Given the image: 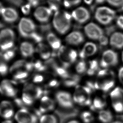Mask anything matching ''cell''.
Wrapping results in <instances>:
<instances>
[{
    "mask_svg": "<svg viewBox=\"0 0 123 123\" xmlns=\"http://www.w3.org/2000/svg\"><path fill=\"white\" fill-rule=\"evenodd\" d=\"M106 106V102L104 99L99 97H96L92 101L91 109L94 111H102Z\"/></svg>",
    "mask_w": 123,
    "mask_h": 123,
    "instance_id": "d4e9b609",
    "label": "cell"
},
{
    "mask_svg": "<svg viewBox=\"0 0 123 123\" xmlns=\"http://www.w3.org/2000/svg\"><path fill=\"white\" fill-rule=\"evenodd\" d=\"M109 43L113 48L121 49L123 48V33L116 32L111 35L109 39Z\"/></svg>",
    "mask_w": 123,
    "mask_h": 123,
    "instance_id": "44dd1931",
    "label": "cell"
},
{
    "mask_svg": "<svg viewBox=\"0 0 123 123\" xmlns=\"http://www.w3.org/2000/svg\"><path fill=\"white\" fill-rule=\"evenodd\" d=\"M3 51V53L2 55V57L4 58V60L6 61H9L12 60L15 55V52L14 50L12 49Z\"/></svg>",
    "mask_w": 123,
    "mask_h": 123,
    "instance_id": "d590c367",
    "label": "cell"
},
{
    "mask_svg": "<svg viewBox=\"0 0 123 123\" xmlns=\"http://www.w3.org/2000/svg\"></svg>",
    "mask_w": 123,
    "mask_h": 123,
    "instance_id": "9f6ffc18",
    "label": "cell"
},
{
    "mask_svg": "<svg viewBox=\"0 0 123 123\" xmlns=\"http://www.w3.org/2000/svg\"><path fill=\"white\" fill-rule=\"evenodd\" d=\"M2 123H14L13 121H11L10 120H6V121H3Z\"/></svg>",
    "mask_w": 123,
    "mask_h": 123,
    "instance_id": "816d5d0a",
    "label": "cell"
},
{
    "mask_svg": "<svg viewBox=\"0 0 123 123\" xmlns=\"http://www.w3.org/2000/svg\"><path fill=\"white\" fill-rule=\"evenodd\" d=\"M115 75L112 70L108 68L99 70L94 82L96 90L102 91L104 93L109 92L115 86Z\"/></svg>",
    "mask_w": 123,
    "mask_h": 123,
    "instance_id": "6da1fadb",
    "label": "cell"
},
{
    "mask_svg": "<svg viewBox=\"0 0 123 123\" xmlns=\"http://www.w3.org/2000/svg\"><path fill=\"white\" fill-rule=\"evenodd\" d=\"M87 71L86 74L89 76L94 75L96 74L97 72H99V63L96 60H92L89 62L87 64Z\"/></svg>",
    "mask_w": 123,
    "mask_h": 123,
    "instance_id": "83f0119b",
    "label": "cell"
},
{
    "mask_svg": "<svg viewBox=\"0 0 123 123\" xmlns=\"http://www.w3.org/2000/svg\"><path fill=\"white\" fill-rule=\"evenodd\" d=\"M80 117L84 123H91L94 121V116L92 113L88 111L83 112L80 114Z\"/></svg>",
    "mask_w": 123,
    "mask_h": 123,
    "instance_id": "1f68e13d",
    "label": "cell"
},
{
    "mask_svg": "<svg viewBox=\"0 0 123 123\" xmlns=\"http://www.w3.org/2000/svg\"><path fill=\"white\" fill-rule=\"evenodd\" d=\"M72 20L71 13L66 11L59 10L54 13L53 27L60 34H65L71 27Z\"/></svg>",
    "mask_w": 123,
    "mask_h": 123,
    "instance_id": "7a4b0ae2",
    "label": "cell"
},
{
    "mask_svg": "<svg viewBox=\"0 0 123 123\" xmlns=\"http://www.w3.org/2000/svg\"><path fill=\"white\" fill-rule=\"evenodd\" d=\"M35 63L33 64V67L35 69H36L38 71H43L45 70L46 69V67L45 65H43L42 62L40 61H37Z\"/></svg>",
    "mask_w": 123,
    "mask_h": 123,
    "instance_id": "74e56055",
    "label": "cell"
},
{
    "mask_svg": "<svg viewBox=\"0 0 123 123\" xmlns=\"http://www.w3.org/2000/svg\"><path fill=\"white\" fill-rule=\"evenodd\" d=\"M112 102L123 101V89L117 87L113 89L110 93Z\"/></svg>",
    "mask_w": 123,
    "mask_h": 123,
    "instance_id": "f1b7e54d",
    "label": "cell"
},
{
    "mask_svg": "<svg viewBox=\"0 0 123 123\" xmlns=\"http://www.w3.org/2000/svg\"><path fill=\"white\" fill-rule=\"evenodd\" d=\"M53 12L49 7L39 6L36 9L34 13L35 18L40 22L45 23L49 21Z\"/></svg>",
    "mask_w": 123,
    "mask_h": 123,
    "instance_id": "9a60e30c",
    "label": "cell"
},
{
    "mask_svg": "<svg viewBox=\"0 0 123 123\" xmlns=\"http://www.w3.org/2000/svg\"><path fill=\"white\" fill-rule=\"evenodd\" d=\"M85 41L83 34L79 31H73L67 35L65 41L69 45L77 46L82 44Z\"/></svg>",
    "mask_w": 123,
    "mask_h": 123,
    "instance_id": "2e32d148",
    "label": "cell"
},
{
    "mask_svg": "<svg viewBox=\"0 0 123 123\" xmlns=\"http://www.w3.org/2000/svg\"><path fill=\"white\" fill-rule=\"evenodd\" d=\"M56 99L60 107L65 109H70L74 107L73 98L69 92L61 91L57 92Z\"/></svg>",
    "mask_w": 123,
    "mask_h": 123,
    "instance_id": "8fae6325",
    "label": "cell"
},
{
    "mask_svg": "<svg viewBox=\"0 0 123 123\" xmlns=\"http://www.w3.org/2000/svg\"><path fill=\"white\" fill-rule=\"evenodd\" d=\"M67 123H80L79 121L75 120H70Z\"/></svg>",
    "mask_w": 123,
    "mask_h": 123,
    "instance_id": "f907efd6",
    "label": "cell"
},
{
    "mask_svg": "<svg viewBox=\"0 0 123 123\" xmlns=\"http://www.w3.org/2000/svg\"><path fill=\"white\" fill-rule=\"evenodd\" d=\"M98 119L102 123H111L113 121V114L109 110H102L98 114Z\"/></svg>",
    "mask_w": 123,
    "mask_h": 123,
    "instance_id": "4316f807",
    "label": "cell"
},
{
    "mask_svg": "<svg viewBox=\"0 0 123 123\" xmlns=\"http://www.w3.org/2000/svg\"><path fill=\"white\" fill-rule=\"evenodd\" d=\"M84 2L87 5H91L92 4L94 0H83Z\"/></svg>",
    "mask_w": 123,
    "mask_h": 123,
    "instance_id": "c3c4849f",
    "label": "cell"
},
{
    "mask_svg": "<svg viewBox=\"0 0 123 123\" xmlns=\"http://www.w3.org/2000/svg\"><path fill=\"white\" fill-rule=\"evenodd\" d=\"M112 105L113 109L116 113H123V101L112 102Z\"/></svg>",
    "mask_w": 123,
    "mask_h": 123,
    "instance_id": "836d02e7",
    "label": "cell"
},
{
    "mask_svg": "<svg viewBox=\"0 0 123 123\" xmlns=\"http://www.w3.org/2000/svg\"><path fill=\"white\" fill-rule=\"evenodd\" d=\"M118 63V56L116 51L112 49L106 50L103 52L99 65L104 68L116 66Z\"/></svg>",
    "mask_w": 123,
    "mask_h": 123,
    "instance_id": "9c48e42d",
    "label": "cell"
},
{
    "mask_svg": "<svg viewBox=\"0 0 123 123\" xmlns=\"http://www.w3.org/2000/svg\"><path fill=\"white\" fill-rule=\"evenodd\" d=\"M31 6L30 4H25V5L23 6L22 7V12L25 14H29L31 10Z\"/></svg>",
    "mask_w": 123,
    "mask_h": 123,
    "instance_id": "b9f144b4",
    "label": "cell"
},
{
    "mask_svg": "<svg viewBox=\"0 0 123 123\" xmlns=\"http://www.w3.org/2000/svg\"><path fill=\"white\" fill-rule=\"evenodd\" d=\"M88 65L84 60H81L75 66V70L78 74H82L86 73Z\"/></svg>",
    "mask_w": 123,
    "mask_h": 123,
    "instance_id": "d6a6232c",
    "label": "cell"
},
{
    "mask_svg": "<svg viewBox=\"0 0 123 123\" xmlns=\"http://www.w3.org/2000/svg\"><path fill=\"white\" fill-rule=\"evenodd\" d=\"M15 119L17 123H36L37 118L34 114L25 109H21L16 113Z\"/></svg>",
    "mask_w": 123,
    "mask_h": 123,
    "instance_id": "7c38bea8",
    "label": "cell"
},
{
    "mask_svg": "<svg viewBox=\"0 0 123 123\" xmlns=\"http://www.w3.org/2000/svg\"><path fill=\"white\" fill-rule=\"evenodd\" d=\"M20 51L22 56L25 57H29L33 55L35 51V49L32 43L25 41L21 44Z\"/></svg>",
    "mask_w": 123,
    "mask_h": 123,
    "instance_id": "603a6c76",
    "label": "cell"
},
{
    "mask_svg": "<svg viewBox=\"0 0 123 123\" xmlns=\"http://www.w3.org/2000/svg\"><path fill=\"white\" fill-rule=\"evenodd\" d=\"M46 38L50 47L54 50L58 51L62 46L61 40L55 33L50 32L46 35Z\"/></svg>",
    "mask_w": 123,
    "mask_h": 123,
    "instance_id": "7402d4cb",
    "label": "cell"
},
{
    "mask_svg": "<svg viewBox=\"0 0 123 123\" xmlns=\"http://www.w3.org/2000/svg\"><path fill=\"white\" fill-rule=\"evenodd\" d=\"M121 59H122V60L123 62V51H122V54H121Z\"/></svg>",
    "mask_w": 123,
    "mask_h": 123,
    "instance_id": "db71d44e",
    "label": "cell"
},
{
    "mask_svg": "<svg viewBox=\"0 0 123 123\" xmlns=\"http://www.w3.org/2000/svg\"><path fill=\"white\" fill-rule=\"evenodd\" d=\"M8 71V67L5 64L0 63V74L4 75L7 73Z\"/></svg>",
    "mask_w": 123,
    "mask_h": 123,
    "instance_id": "f35d334b",
    "label": "cell"
},
{
    "mask_svg": "<svg viewBox=\"0 0 123 123\" xmlns=\"http://www.w3.org/2000/svg\"><path fill=\"white\" fill-rule=\"evenodd\" d=\"M36 25L31 19L24 17L18 25V31L21 36L25 38H32L36 31Z\"/></svg>",
    "mask_w": 123,
    "mask_h": 123,
    "instance_id": "ba28073f",
    "label": "cell"
},
{
    "mask_svg": "<svg viewBox=\"0 0 123 123\" xmlns=\"http://www.w3.org/2000/svg\"><path fill=\"white\" fill-rule=\"evenodd\" d=\"M80 80V76L78 75L70 74L66 79H63V84L67 87H76L78 85Z\"/></svg>",
    "mask_w": 123,
    "mask_h": 123,
    "instance_id": "484cf974",
    "label": "cell"
},
{
    "mask_svg": "<svg viewBox=\"0 0 123 123\" xmlns=\"http://www.w3.org/2000/svg\"><path fill=\"white\" fill-rule=\"evenodd\" d=\"M55 107V103L54 100L47 96L42 98L39 105V111L41 113L52 111Z\"/></svg>",
    "mask_w": 123,
    "mask_h": 123,
    "instance_id": "ffe728a7",
    "label": "cell"
},
{
    "mask_svg": "<svg viewBox=\"0 0 123 123\" xmlns=\"http://www.w3.org/2000/svg\"><path fill=\"white\" fill-rule=\"evenodd\" d=\"M71 14L73 19L80 24L85 23L90 18V14L89 11L83 6L78 7L74 9Z\"/></svg>",
    "mask_w": 123,
    "mask_h": 123,
    "instance_id": "4fadbf2b",
    "label": "cell"
},
{
    "mask_svg": "<svg viewBox=\"0 0 123 123\" xmlns=\"http://www.w3.org/2000/svg\"><path fill=\"white\" fill-rule=\"evenodd\" d=\"M48 4L51 10L53 13L60 10V7L62 4V0H48Z\"/></svg>",
    "mask_w": 123,
    "mask_h": 123,
    "instance_id": "4dcf8cb0",
    "label": "cell"
},
{
    "mask_svg": "<svg viewBox=\"0 0 123 123\" xmlns=\"http://www.w3.org/2000/svg\"><path fill=\"white\" fill-rule=\"evenodd\" d=\"M14 107L10 102L3 101L0 103V116L9 120L14 116Z\"/></svg>",
    "mask_w": 123,
    "mask_h": 123,
    "instance_id": "ac0fdd59",
    "label": "cell"
},
{
    "mask_svg": "<svg viewBox=\"0 0 123 123\" xmlns=\"http://www.w3.org/2000/svg\"><path fill=\"white\" fill-rule=\"evenodd\" d=\"M95 1L97 4H101L104 3L105 1H106V0H95Z\"/></svg>",
    "mask_w": 123,
    "mask_h": 123,
    "instance_id": "681fc988",
    "label": "cell"
},
{
    "mask_svg": "<svg viewBox=\"0 0 123 123\" xmlns=\"http://www.w3.org/2000/svg\"><path fill=\"white\" fill-rule=\"evenodd\" d=\"M111 123H123V122L121 121H115L111 122Z\"/></svg>",
    "mask_w": 123,
    "mask_h": 123,
    "instance_id": "f5cc1de1",
    "label": "cell"
},
{
    "mask_svg": "<svg viewBox=\"0 0 123 123\" xmlns=\"http://www.w3.org/2000/svg\"><path fill=\"white\" fill-rule=\"evenodd\" d=\"M1 14L4 21L10 23L15 22L19 17L17 11L15 9L11 7L3 8Z\"/></svg>",
    "mask_w": 123,
    "mask_h": 123,
    "instance_id": "d6986e66",
    "label": "cell"
},
{
    "mask_svg": "<svg viewBox=\"0 0 123 123\" xmlns=\"http://www.w3.org/2000/svg\"><path fill=\"white\" fill-rule=\"evenodd\" d=\"M43 93V90L40 87L29 84L24 88L22 95V101L26 105H31L36 99L42 97Z\"/></svg>",
    "mask_w": 123,
    "mask_h": 123,
    "instance_id": "5b68a950",
    "label": "cell"
},
{
    "mask_svg": "<svg viewBox=\"0 0 123 123\" xmlns=\"http://www.w3.org/2000/svg\"><path fill=\"white\" fill-rule=\"evenodd\" d=\"M9 1L14 5L19 6L22 4V0H9Z\"/></svg>",
    "mask_w": 123,
    "mask_h": 123,
    "instance_id": "bcb514c9",
    "label": "cell"
},
{
    "mask_svg": "<svg viewBox=\"0 0 123 123\" xmlns=\"http://www.w3.org/2000/svg\"><path fill=\"white\" fill-rule=\"evenodd\" d=\"M15 36L14 31L10 28L0 31V49L2 51L12 49L14 46Z\"/></svg>",
    "mask_w": 123,
    "mask_h": 123,
    "instance_id": "52a82bcc",
    "label": "cell"
},
{
    "mask_svg": "<svg viewBox=\"0 0 123 123\" xmlns=\"http://www.w3.org/2000/svg\"><path fill=\"white\" fill-rule=\"evenodd\" d=\"M82 0H63V4L66 8H70L80 4Z\"/></svg>",
    "mask_w": 123,
    "mask_h": 123,
    "instance_id": "e575fe53",
    "label": "cell"
},
{
    "mask_svg": "<svg viewBox=\"0 0 123 123\" xmlns=\"http://www.w3.org/2000/svg\"><path fill=\"white\" fill-rule=\"evenodd\" d=\"M36 50L40 56L43 60H49L52 55L49 47L43 43H38Z\"/></svg>",
    "mask_w": 123,
    "mask_h": 123,
    "instance_id": "cb8c5ba5",
    "label": "cell"
},
{
    "mask_svg": "<svg viewBox=\"0 0 123 123\" xmlns=\"http://www.w3.org/2000/svg\"><path fill=\"white\" fill-rule=\"evenodd\" d=\"M59 85V82L56 79L51 80L48 84V86L50 87H56Z\"/></svg>",
    "mask_w": 123,
    "mask_h": 123,
    "instance_id": "7bdbcfd3",
    "label": "cell"
},
{
    "mask_svg": "<svg viewBox=\"0 0 123 123\" xmlns=\"http://www.w3.org/2000/svg\"><path fill=\"white\" fill-rule=\"evenodd\" d=\"M0 93L8 97H14L17 93L15 82L9 80H3L0 84Z\"/></svg>",
    "mask_w": 123,
    "mask_h": 123,
    "instance_id": "5bb4252c",
    "label": "cell"
},
{
    "mask_svg": "<svg viewBox=\"0 0 123 123\" xmlns=\"http://www.w3.org/2000/svg\"><path fill=\"white\" fill-rule=\"evenodd\" d=\"M30 0L29 4H30L31 6L36 7L39 4V0Z\"/></svg>",
    "mask_w": 123,
    "mask_h": 123,
    "instance_id": "7dc6e473",
    "label": "cell"
},
{
    "mask_svg": "<svg viewBox=\"0 0 123 123\" xmlns=\"http://www.w3.org/2000/svg\"><path fill=\"white\" fill-rule=\"evenodd\" d=\"M98 41L99 42V44L102 46H106L107 45L108 43H109V40H108V38L104 35L101 37Z\"/></svg>",
    "mask_w": 123,
    "mask_h": 123,
    "instance_id": "ab89813d",
    "label": "cell"
},
{
    "mask_svg": "<svg viewBox=\"0 0 123 123\" xmlns=\"http://www.w3.org/2000/svg\"><path fill=\"white\" fill-rule=\"evenodd\" d=\"M116 17L115 11L110 7L102 6L98 8L95 12L94 17L100 24L108 25Z\"/></svg>",
    "mask_w": 123,
    "mask_h": 123,
    "instance_id": "8992f818",
    "label": "cell"
},
{
    "mask_svg": "<svg viewBox=\"0 0 123 123\" xmlns=\"http://www.w3.org/2000/svg\"><path fill=\"white\" fill-rule=\"evenodd\" d=\"M43 78L41 75H37L35 76L33 80L35 83H40L43 81Z\"/></svg>",
    "mask_w": 123,
    "mask_h": 123,
    "instance_id": "f6af8a7d",
    "label": "cell"
},
{
    "mask_svg": "<svg viewBox=\"0 0 123 123\" xmlns=\"http://www.w3.org/2000/svg\"><path fill=\"white\" fill-rule=\"evenodd\" d=\"M57 55L62 66L67 68L75 62L79 54L75 49L62 46L58 50Z\"/></svg>",
    "mask_w": 123,
    "mask_h": 123,
    "instance_id": "277c9868",
    "label": "cell"
},
{
    "mask_svg": "<svg viewBox=\"0 0 123 123\" xmlns=\"http://www.w3.org/2000/svg\"><path fill=\"white\" fill-rule=\"evenodd\" d=\"M84 31L88 38L94 41H98L104 35L102 28L94 22H90L85 26Z\"/></svg>",
    "mask_w": 123,
    "mask_h": 123,
    "instance_id": "30bf717a",
    "label": "cell"
},
{
    "mask_svg": "<svg viewBox=\"0 0 123 123\" xmlns=\"http://www.w3.org/2000/svg\"><path fill=\"white\" fill-rule=\"evenodd\" d=\"M98 46L95 43L88 42L85 43L79 53V56L82 60L93 56L98 51Z\"/></svg>",
    "mask_w": 123,
    "mask_h": 123,
    "instance_id": "e0dca14e",
    "label": "cell"
},
{
    "mask_svg": "<svg viewBox=\"0 0 123 123\" xmlns=\"http://www.w3.org/2000/svg\"><path fill=\"white\" fill-rule=\"evenodd\" d=\"M106 2L114 7L121 8L123 6V0H106Z\"/></svg>",
    "mask_w": 123,
    "mask_h": 123,
    "instance_id": "8d00e7d4",
    "label": "cell"
},
{
    "mask_svg": "<svg viewBox=\"0 0 123 123\" xmlns=\"http://www.w3.org/2000/svg\"><path fill=\"white\" fill-rule=\"evenodd\" d=\"M40 123H58V119L54 115L46 114L41 116Z\"/></svg>",
    "mask_w": 123,
    "mask_h": 123,
    "instance_id": "f546056e",
    "label": "cell"
},
{
    "mask_svg": "<svg viewBox=\"0 0 123 123\" xmlns=\"http://www.w3.org/2000/svg\"><path fill=\"white\" fill-rule=\"evenodd\" d=\"M92 92L86 85L77 86L73 97L74 102L80 106H90L92 103L91 94Z\"/></svg>",
    "mask_w": 123,
    "mask_h": 123,
    "instance_id": "3957f363",
    "label": "cell"
},
{
    "mask_svg": "<svg viewBox=\"0 0 123 123\" xmlns=\"http://www.w3.org/2000/svg\"><path fill=\"white\" fill-rule=\"evenodd\" d=\"M116 25L120 29L123 30V15H120L116 19Z\"/></svg>",
    "mask_w": 123,
    "mask_h": 123,
    "instance_id": "60d3db41",
    "label": "cell"
},
{
    "mask_svg": "<svg viewBox=\"0 0 123 123\" xmlns=\"http://www.w3.org/2000/svg\"><path fill=\"white\" fill-rule=\"evenodd\" d=\"M118 77L120 82L123 84V67L119 69L118 73Z\"/></svg>",
    "mask_w": 123,
    "mask_h": 123,
    "instance_id": "ee69618b",
    "label": "cell"
},
{
    "mask_svg": "<svg viewBox=\"0 0 123 123\" xmlns=\"http://www.w3.org/2000/svg\"><path fill=\"white\" fill-rule=\"evenodd\" d=\"M0 8H1V7L0 6V13H1V11H2V9H1Z\"/></svg>",
    "mask_w": 123,
    "mask_h": 123,
    "instance_id": "11a10c76",
    "label": "cell"
}]
</instances>
